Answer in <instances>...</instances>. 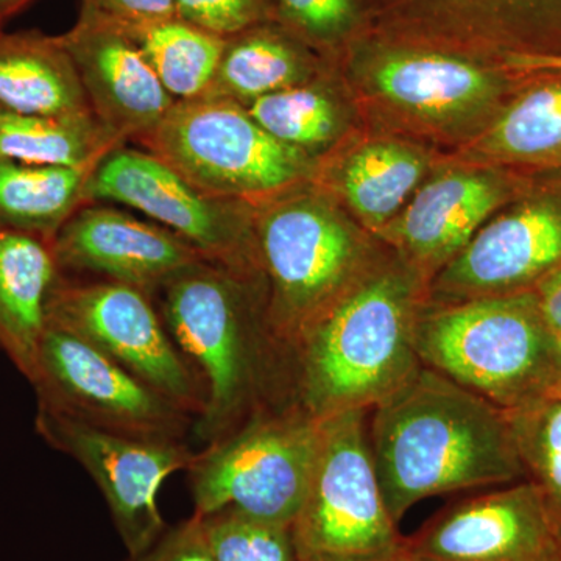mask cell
I'll list each match as a JSON object with an SVG mask.
<instances>
[{
    "mask_svg": "<svg viewBox=\"0 0 561 561\" xmlns=\"http://www.w3.org/2000/svg\"><path fill=\"white\" fill-rule=\"evenodd\" d=\"M553 342L534 290L456 302L426 300L413 331L423 367L502 411L548 391Z\"/></svg>",
    "mask_w": 561,
    "mask_h": 561,
    "instance_id": "6",
    "label": "cell"
},
{
    "mask_svg": "<svg viewBox=\"0 0 561 561\" xmlns=\"http://www.w3.org/2000/svg\"><path fill=\"white\" fill-rule=\"evenodd\" d=\"M216 561H298L290 527L232 511L201 516Z\"/></svg>",
    "mask_w": 561,
    "mask_h": 561,
    "instance_id": "31",
    "label": "cell"
},
{
    "mask_svg": "<svg viewBox=\"0 0 561 561\" xmlns=\"http://www.w3.org/2000/svg\"><path fill=\"white\" fill-rule=\"evenodd\" d=\"M321 440V420L295 402L254 413L197 453L190 472L195 515L232 511L290 527L300 511Z\"/></svg>",
    "mask_w": 561,
    "mask_h": 561,
    "instance_id": "8",
    "label": "cell"
},
{
    "mask_svg": "<svg viewBox=\"0 0 561 561\" xmlns=\"http://www.w3.org/2000/svg\"><path fill=\"white\" fill-rule=\"evenodd\" d=\"M430 280L389 247L287 353L290 402L316 419L371 411L423 365L413 345Z\"/></svg>",
    "mask_w": 561,
    "mask_h": 561,
    "instance_id": "2",
    "label": "cell"
},
{
    "mask_svg": "<svg viewBox=\"0 0 561 561\" xmlns=\"http://www.w3.org/2000/svg\"><path fill=\"white\" fill-rule=\"evenodd\" d=\"M454 160L518 172L561 171V72L523 77L489 127Z\"/></svg>",
    "mask_w": 561,
    "mask_h": 561,
    "instance_id": "21",
    "label": "cell"
},
{
    "mask_svg": "<svg viewBox=\"0 0 561 561\" xmlns=\"http://www.w3.org/2000/svg\"><path fill=\"white\" fill-rule=\"evenodd\" d=\"M530 173L454 158L437 162L408 205L375 238L431 283L523 191Z\"/></svg>",
    "mask_w": 561,
    "mask_h": 561,
    "instance_id": "15",
    "label": "cell"
},
{
    "mask_svg": "<svg viewBox=\"0 0 561 561\" xmlns=\"http://www.w3.org/2000/svg\"><path fill=\"white\" fill-rule=\"evenodd\" d=\"M125 561H216L205 524L198 515L168 527L146 551L128 556Z\"/></svg>",
    "mask_w": 561,
    "mask_h": 561,
    "instance_id": "33",
    "label": "cell"
},
{
    "mask_svg": "<svg viewBox=\"0 0 561 561\" xmlns=\"http://www.w3.org/2000/svg\"><path fill=\"white\" fill-rule=\"evenodd\" d=\"M561 265V171L531 172L523 191L431 279L427 300L534 290Z\"/></svg>",
    "mask_w": 561,
    "mask_h": 561,
    "instance_id": "13",
    "label": "cell"
},
{
    "mask_svg": "<svg viewBox=\"0 0 561 561\" xmlns=\"http://www.w3.org/2000/svg\"><path fill=\"white\" fill-rule=\"evenodd\" d=\"M276 22L330 62L371 31L362 0H276Z\"/></svg>",
    "mask_w": 561,
    "mask_h": 561,
    "instance_id": "30",
    "label": "cell"
},
{
    "mask_svg": "<svg viewBox=\"0 0 561 561\" xmlns=\"http://www.w3.org/2000/svg\"><path fill=\"white\" fill-rule=\"evenodd\" d=\"M60 39L92 113L122 142L139 144L175 103L138 43L116 22L81 10L77 24Z\"/></svg>",
    "mask_w": 561,
    "mask_h": 561,
    "instance_id": "19",
    "label": "cell"
},
{
    "mask_svg": "<svg viewBox=\"0 0 561 561\" xmlns=\"http://www.w3.org/2000/svg\"><path fill=\"white\" fill-rule=\"evenodd\" d=\"M276 0H175L180 20L227 39L276 21Z\"/></svg>",
    "mask_w": 561,
    "mask_h": 561,
    "instance_id": "32",
    "label": "cell"
},
{
    "mask_svg": "<svg viewBox=\"0 0 561 561\" xmlns=\"http://www.w3.org/2000/svg\"><path fill=\"white\" fill-rule=\"evenodd\" d=\"M81 10L99 14L122 27H138L176 16L175 0H81Z\"/></svg>",
    "mask_w": 561,
    "mask_h": 561,
    "instance_id": "34",
    "label": "cell"
},
{
    "mask_svg": "<svg viewBox=\"0 0 561 561\" xmlns=\"http://www.w3.org/2000/svg\"><path fill=\"white\" fill-rule=\"evenodd\" d=\"M35 427L51 448L68 454L91 476L128 556L146 551L168 529L158 493L165 479L194 465L197 453L186 442L114 434L41 408Z\"/></svg>",
    "mask_w": 561,
    "mask_h": 561,
    "instance_id": "14",
    "label": "cell"
},
{
    "mask_svg": "<svg viewBox=\"0 0 561 561\" xmlns=\"http://www.w3.org/2000/svg\"><path fill=\"white\" fill-rule=\"evenodd\" d=\"M51 250L66 275L90 273L150 295L206 261L168 228L99 203L77 209L51 239Z\"/></svg>",
    "mask_w": 561,
    "mask_h": 561,
    "instance_id": "18",
    "label": "cell"
},
{
    "mask_svg": "<svg viewBox=\"0 0 561 561\" xmlns=\"http://www.w3.org/2000/svg\"><path fill=\"white\" fill-rule=\"evenodd\" d=\"M332 66L386 133L457 150L489 127L523 81L504 61L375 31Z\"/></svg>",
    "mask_w": 561,
    "mask_h": 561,
    "instance_id": "4",
    "label": "cell"
},
{
    "mask_svg": "<svg viewBox=\"0 0 561 561\" xmlns=\"http://www.w3.org/2000/svg\"><path fill=\"white\" fill-rule=\"evenodd\" d=\"M0 111L92 113L79 72L60 36L5 33L0 28Z\"/></svg>",
    "mask_w": 561,
    "mask_h": 561,
    "instance_id": "24",
    "label": "cell"
},
{
    "mask_svg": "<svg viewBox=\"0 0 561 561\" xmlns=\"http://www.w3.org/2000/svg\"><path fill=\"white\" fill-rule=\"evenodd\" d=\"M124 28L173 101H192L208 92L219 68L224 38L176 16Z\"/></svg>",
    "mask_w": 561,
    "mask_h": 561,
    "instance_id": "28",
    "label": "cell"
},
{
    "mask_svg": "<svg viewBox=\"0 0 561 561\" xmlns=\"http://www.w3.org/2000/svg\"><path fill=\"white\" fill-rule=\"evenodd\" d=\"M87 198L138 209L206 261L262 275L254 243L256 206L206 194L146 149L125 144L106 154L91 173Z\"/></svg>",
    "mask_w": 561,
    "mask_h": 561,
    "instance_id": "12",
    "label": "cell"
},
{
    "mask_svg": "<svg viewBox=\"0 0 561 561\" xmlns=\"http://www.w3.org/2000/svg\"><path fill=\"white\" fill-rule=\"evenodd\" d=\"M502 61L505 68L519 77L561 72V55H511Z\"/></svg>",
    "mask_w": 561,
    "mask_h": 561,
    "instance_id": "36",
    "label": "cell"
},
{
    "mask_svg": "<svg viewBox=\"0 0 561 561\" xmlns=\"http://www.w3.org/2000/svg\"><path fill=\"white\" fill-rule=\"evenodd\" d=\"M371 31L504 60L561 55V0H362Z\"/></svg>",
    "mask_w": 561,
    "mask_h": 561,
    "instance_id": "16",
    "label": "cell"
},
{
    "mask_svg": "<svg viewBox=\"0 0 561 561\" xmlns=\"http://www.w3.org/2000/svg\"><path fill=\"white\" fill-rule=\"evenodd\" d=\"M32 2L33 0H0V28H2L3 22L20 13Z\"/></svg>",
    "mask_w": 561,
    "mask_h": 561,
    "instance_id": "38",
    "label": "cell"
},
{
    "mask_svg": "<svg viewBox=\"0 0 561 561\" xmlns=\"http://www.w3.org/2000/svg\"><path fill=\"white\" fill-rule=\"evenodd\" d=\"M416 561H561V534L534 483L454 502L404 537Z\"/></svg>",
    "mask_w": 561,
    "mask_h": 561,
    "instance_id": "17",
    "label": "cell"
},
{
    "mask_svg": "<svg viewBox=\"0 0 561 561\" xmlns=\"http://www.w3.org/2000/svg\"><path fill=\"white\" fill-rule=\"evenodd\" d=\"M332 73L331 65L316 79L265 95L245 108L265 131L319 161L348 138V102Z\"/></svg>",
    "mask_w": 561,
    "mask_h": 561,
    "instance_id": "26",
    "label": "cell"
},
{
    "mask_svg": "<svg viewBox=\"0 0 561 561\" xmlns=\"http://www.w3.org/2000/svg\"><path fill=\"white\" fill-rule=\"evenodd\" d=\"M376 471L368 411L321 420L305 500L290 526L298 561H381L402 551Z\"/></svg>",
    "mask_w": 561,
    "mask_h": 561,
    "instance_id": "9",
    "label": "cell"
},
{
    "mask_svg": "<svg viewBox=\"0 0 561 561\" xmlns=\"http://www.w3.org/2000/svg\"><path fill=\"white\" fill-rule=\"evenodd\" d=\"M38 408L98 430L186 442L195 419L91 343L47 324L28 379Z\"/></svg>",
    "mask_w": 561,
    "mask_h": 561,
    "instance_id": "11",
    "label": "cell"
},
{
    "mask_svg": "<svg viewBox=\"0 0 561 561\" xmlns=\"http://www.w3.org/2000/svg\"><path fill=\"white\" fill-rule=\"evenodd\" d=\"M435 161L434 151L404 136L346 138L317 161L311 183L375 236L408 205Z\"/></svg>",
    "mask_w": 561,
    "mask_h": 561,
    "instance_id": "20",
    "label": "cell"
},
{
    "mask_svg": "<svg viewBox=\"0 0 561 561\" xmlns=\"http://www.w3.org/2000/svg\"><path fill=\"white\" fill-rule=\"evenodd\" d=\"M371 411L373 460L398 524L432 496L526 481L505 412L440 373L421 367Z\"/></svg>",
    "mask_w": 561,
    "mask_h": 561,
    "instance_id": "1",
    "label": "cell"
},
{
    "mask_svg": "<svg viewBox=\"0 0 561 561\" xmlns=\"http://www.w3.org/2000/svg\"><path fill=\"white\" fill-rule=\"evenodd\" d=\"M542 317L553 334H561V265L534 289Z\"/></svg>",
    "mask_w": 561,
    "mask_h": 561,
    "instance_id": "35",
    "label": "cell"
},
{
    "mask_svg": "<svg viewBox=\"0 0 561 561\" xmlns=\"http://www.w3.org/2000/svg\"><path fill=\"white\" fill-rule=\"evenodd\" d=\"M331 65L279 22H265L225 39L216 77L203 98L249 106L316 79Z\"/></svg>",
    "mask_w": 561,
    "mask_h": 561,
    "instance_id": "23",
    "label": "cell"
},
{
    "mask_svg": "<svg viewBox=\"0 0 561 561\" xmlns=\"http://www.w3.org/2000/svg\"><path fill=\"white\" fill-rule=\"evenodd\" d=\"M139 146L206 194L253 206L309 183L317 168L241 103L216 98L173 103Z\"/></svg>",
    "mask_w": 561,
    "mask_h": 561,
    "instance_id": "7",
    "label": "cell"
},
{
    "mask_svg": "<svg viewBox=\"0 0 561 561\" xmlns=\"http://www.w3.org/2000/svg\"><path fill=\"white\" fill-rule=\"evenodd\" d=\"M125 146L92 113L16 114L0 111V158L44 168L90 169Z\"/></svg>",
    "mask_w": 561,
    "mask_h": 561,
    "instance_id": "25",
    "label": "cell"
},
{
    "mask_svg": "<svg viewBox=\"0 0 561 561\" xmlns=\"http://www.w3.org/2000/svg\"><path fill=\"white\" fill-rule=\"evenodd\" d=\"M265 317L287 359L302 332L371 267L383 243L311 181L256 206Z\"/></svg>",
    "mask_w": 561,
    "mask_h": 561,
    "instance_id": "5",
    "label": "cell"
},
{
    "mask_svg": "<svg viewBox=\"0 0 561 561\" xmlns=\"http://www.w3.org/2000/svg\"><path fill=\"white\" fill-rule=\"evenodd\" d=\"M507 415L516 451L561 534V394L542 393Z\"/></svg>",
    "mask_w": 561,
    "mask_h": 561,
    "instance_id": "29",
    "label": "cell"
},
{
    "mask_svg": "<svg viewBox=\"0 0 561 561\" xmlns=\"http://www.w3.org/2000/svg\"><path fill=\"white\" fill-rule=\"evenodd\" d=\"M94 171L0 158V230L51 242L70 216L87 205L88 181Z\"/></svg>",
    "mask_w": 561,
    "mask_h": 561,
    "instance_id": "27",
    "label": "cell"
},
{
    "mask_svg": "<svg viewBox=\"0 0 561 561\" xmlns=\"http://www.w3.org/2000/svg\"><path fill=\"white\" fill-rule=\"evenodd\" d=\"M58 275L51 242L0 230V351L27 381L47 330V302Z\"/></svg>",
    "mask_w": 561,
    "mask_h": 561,
    "instance_id": "22",
    "label": "cell"
},
{
    "mask_svg": "<svg viewBox=\"0 0 561 561\" xmlns=\"http://www.w3.org/2000/svg\"><path fill=\"white\" fill-rule=\"evenodd\" d=\"M546 393L561 394V334H557L556 342H553L551 375H549V386Z\"/></svg>",
    "mask_w": 561,
    "mask_h": 561,
    "instance_id": "37",
    "label": "cell"
},
{
    "mask_svg": "<svg viewBox=\"0 0 561 561\" xmlns=\"http://www.w3.org/2000/svg\"><path fill=\"white\" fill-rule=\"evenodd\" d=\"M381 561H416L412 559L411 556H408L404 551L397 553V556L390 557V559L381 560Z\"/></svg>",
    "mask_w": 561,
    "mask_h": 561,
    "instance_id": "39",
    "label": "cell"
},
{
    "mask_svg": "<svg viewBox=\"0 0 561 561\" xmlns=\"http://www.w3.org/2000/svg\"><path fill=\"white\" fill-rule=\"evenodd\" d=\"M158 294L162 321L205 390L195 437L208 446L272 408L273 370L286 357L268 330L262 275L203 261Z\"/></svg>",
    "mask_w": 561,
    "mask_h": 561,
    "instance_id": "3",
    "label": "cell"
},
{
    "mask_svg": "<svg viewBox=\"0 0 561 561\" xmlns=\"http://www.w3.org/2000/svg\"><path fill=\"white\" fill-rule=\"evenodd\" d=\"M151 297L128 284L60 272L47 302V324L91 343L197 421L205 390Z\"/></svg>",
    "mask_w": 561,
    "mask_h": 561,
    "instance_id": "10",
    "label": "cell"
}]
</instances>
